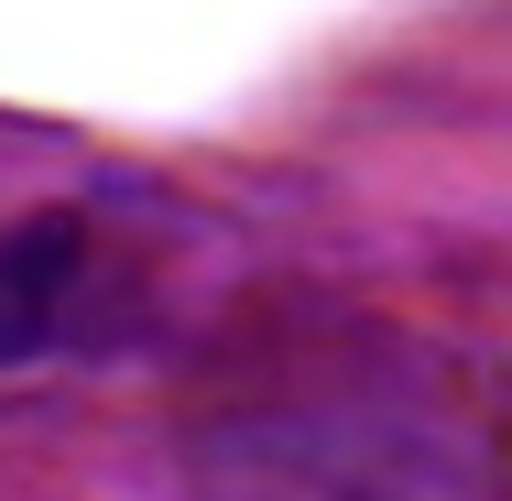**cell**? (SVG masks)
Returning <instances> with one entry per match:
<instances>
[{
    "label": "cell",
    "mask_w": 512,
    "mask_h": 501,
    "mask_svg": "<svg viewBox=\"0 0 512 501\" xmlns=\"http://www.w3.org/2000/svg\"><path fill=\"white\" fill-rule=\"evenodd\" d=\"M77 229H11L0 240V360L44 349L66 327V295H77Z\"/></svg>",
    "instance_id": "cell-1"
}]
</instances>
